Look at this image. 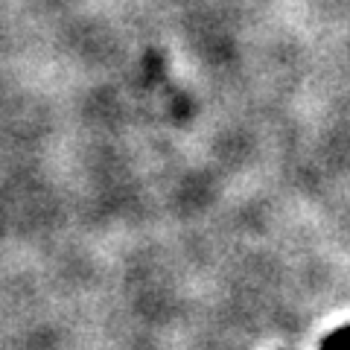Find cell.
<instances>
[{"instance_id": "cell-1", "label": "cell", "mask_w": 350, "mask_h": 350, "mask_svg": "<svg viewBox=\"0 0 350 350\" xmlns=\"http://www.w3.org/2000/svg\"><path fill=\"white\" fill-rule=\"evenodd\" d=\"M321 350H350V324L338 327L321 342Z\"/></svg>"}]
</instances>
